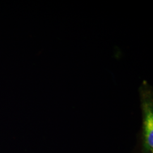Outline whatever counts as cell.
I'll return each mask as SVG.
<instances>
[{"instance_id": "6da1fadb", "label": "cell", "mask_w": 153, "mask_h": 153, "mask_svg": "<svg viewBox=\"0 0 153 153\" xmlns=\"http://www.w3.org/2000/svg\"><path fill=\"white\" fill-rule=\"evenodd\" d=\"M144 137L146 148L153 153V114L150 108H146L144 120Z\"/></svg>"}]
</instances>
